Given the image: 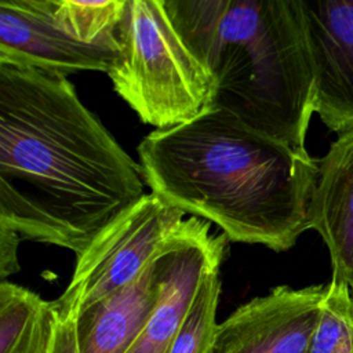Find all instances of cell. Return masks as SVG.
<instances>
[{"label": "cell", "instance_id": "1", "mask_svg": "<svg viewBox=\"0 0 353 353\" xmlns=\"http://www.w3.org/2000/svg\"><path fill=\"white\" fill-rule=\"evenodd\" d=\"M143 185L65 74L0 62V226L79 256Z\"/></svg>", "mask_w": 353, "mask_h": 353}, {"label": "cell", "instance_id": "2", "mask_svg": "<svg viewBox=\"0 0 353 353\" xmlns=\"http://www.w3.org/2000/svg\"><path fill=\"white\" fill-rule=\"evenodd\" d=\"M145 183L168 205L232 241L290 250L309 229L319 164L234 114L211 108L138 145Z\"/></svg>", "mask_w": 353, "mask_h": 353}, {"label": "cell", "instance_id": "3", "mask_svg": "<svg viewBox=\"0 0 353 353\" xmlns=\"http://www.w3.org/2000/svg\"><path fill=\"white\" fill-rule=\"evenodd\" d=\"M215 80L212 108L294 149L314 113V79L299 0H164Z\"/></svg>", "mask_w": 353, "mask_h": 353}, {"label": "cell", "instance_id": "4", "mask_svg": "<svg viewBox=\"0 0 353 353\" xmlns=\"http://www.w3.org/2000/svg\"><path fill=\"white\" fill-rule=\"evenodd\" d=\"M108 70L138 117L165 130L212 108L215 80L171 22L164 0H127Z\"/></svg>", "mask_w": 353, "mask_h": 353}, {"label": "cell", "instance_id": "5", "mask_svg": "<svg viewBox=\"0 0 353 353\" xmlns=\"http://www.w3.org/2000/svg\"><path fill=\"white\" fill-rule=\"evenodd\" d=\"M185 214L146 193L112 221L77 256L69 285L54 301L76 319L101 299L134 281L182 228Z\"/></svg>", "mask_w": 353, "mask_h": 353}, {"label": "cell", "instance_id": "6", "mask_svg": "<svg viewBox=\"0 0 353 353\" xmlns=\"http://www.w3.org/2000/svg\"><path fill=\"white\" fill-rule=\"evenodd\" d=\"M210 222L192 216L159 254V298L128 353H168L205 274L221 268L226 234H214Z\"/></svg>", "mask_w": 353, "mask_h": 353}, {"label": "cell", "instance_id": "7", "mask_svg": "<svg viewBox=\"0 0 353 353\" xmlns=\"http://www.w3.org/2000/svg\"><path fill=\"white\" fill-rule=\"evenodd\" d=\"M327 284L279 285L218 324L211 353H309Z\"/></svg>", "mask_w": 353, "mask_h": 353}, {"label": "cell", "instance_id": "8", "mask_svg": "<svg viewBox=\"0 0 353 353\" xmlns=\"http://www.w3.org/2000/svg\"><path fill=\"white\" fill-rule=\"evenodd\" d=\"M314 79V113L331 131L353 128V0H299Z\"/></svg>", "mask_w": 353, "mask_h": 353}, {"label": "cell", "instance_id": "9", "mask_svg": "<svg viewBox=\"0 0 353 353\" xmlns=\"http://www.w3.org/2000/svg\"><path fill=\"white\" fill-rule=\"evenodd\" d=\"M117 52L108 44H87L61 30L48 0L0 1V62H12L68 76L109 70Z\"/></svg>", "mask_w": 353, "mask_h": 353}, {"label": "cell", "instance_id": "10", "mask_svg": "<svg viewBox=\"0 0 353 353\" xmlns=\"http://www.w3.org/2000/svg\"><path fill=\"white\" fill-rule=\"evenodd\" d=\"M317 164L309 229L328 248L331 280L347 285L353 295V128L338 134Z\"/></svg>", "mask_w": 353, "mask_h": 353}, {"label": "cell", "instance_id": "11", "mask_svg": "<svg viewBox=\"0 0 353 353\" xmlns=\"http://www.w3.org/2000/svg\"><path fill=\"white\" fill-rule=\"evenodd\" d=\"M159 254L134 281L76 317L80 353L130 352L159 298Z\"/></svg>", "mask_w": 353, "mask_h": 353}, {"label": "cell", "instance_id": "12", "mask_svg": "<svg viewBox=\"0 0 353 353\" xmlns=\"http://www.w3.org/2000/svg\"><path fill=\"white\" fill-rule=\"evenodd\" d=\"M127 0H48L55 25L77 41L117 48L114 32Z\"/></svg>", "mask_w": 353, "mask_h": 353}, {"label": "cell", "instance_id": "13", "mask_svg": "<svg viewBox=\"0 0 353 353\" xmlns=\"http://www.w3.org/2000/svg\"><path fill=\"white\" fill-rule=\"evenodd\" d=\"M44 302L36 292L1 280L0 353H32L34 328Z\"/></svg>", "mask_w": 353, "mask_h": 353}, {"label": "cell", "instance_id": "14", "mask_svg": "<svg viewBox=\"0 0 353 353\" xmlns=\"http://www.w3.org/2000/svg\"><path fill=\"white\" fill-rule=\"evenodd\" d=\"M219 294L221 280L219 268H216L203 279L168 353H211L218 328L216 307Z\"/></svg>", "mask_w": 353, "mask_h": 353}, {"label": "cell", "instance_id": "15", "mask_svg": "<svg viewBox=\"0 0 353 353\" xmlns=\"http://www.w3.org/2000/svg\"><path fill=\"white\" fill-rule=\"evenodd\" d=\"M309 353H353V295L343 283L327 284Z\"/></svg>", "mask_w": 353, "mask_h": 353}, {"label": "cell", "instance_id": "16", "mask_svg": "<svg viewBox=\"0 0 353 353\" xmlns=\"http://www.w3.org/2000/svg\"><path fill=\"white\" fill-rule=\"evenodd\" d=\"M32 353H80L76 319L62 314L54 301H46L40 310Z\"/></svg>", "mask_w": 353, "mask_h": 353}, {"label": "cell", "instance_id": "17", "mask_svg": "<svg viewBox=\"0 0 353 353\" xmlns=\"http://www.w3.org/2000/svg\"><path fill=\"white\" fill-rule=\"evenodd\" d=\"M19 234L6 226H0V277L6 280L7 276L19 270L17 259V248Z\"/></svg>", "mask_w": 353, "mask_h": 353}]
</instances>
